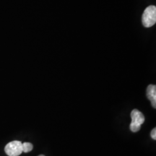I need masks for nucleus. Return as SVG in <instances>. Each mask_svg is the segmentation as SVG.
I'll use <instances>...</instances> for the list:
<instances>
[{
	"label": "nucleus",
	"instance_id": "f03ea898",
	"mask_svg": "<svg viewBox=\"0 0 156 156\" xmlns=\"http://www.w3.org/2000/svg\"><path fill=\"white\" fill-rule=\"evenodd\" d=\"M131 117L132 123L129 126L130 129L133 132H138L140 129V126L145 122V116L137 109H134L131 113Z\"/></svg>",
	"mask_w": 156,
	"mask_h": 156
},
{
	"label": "nucleus",
	"instance_id": "0eeeda50",
	"mask_svg": "<svg viewBox=\"0 0 156 156\" xmlns=\"http://www.w3.org/2000/svg\"><path fill=\"white\" fill-rule=\"evenodd\" d=\"M38 156H44V155H38Z\"/></svg>",
	"mask_w": 156,
	"mask_h": 156
},
{
	"label": "nucleus",
	"instance_id": "7ed1b4c3",
	"mask_svg": "<svg viewBox=\"0 0 156 156\" xmlns=\"http://www.w3.org/2000/svg\"><path fill=\"white\" fill-rule=\"evenodd\" d=\"M5 151L8 156H19L23 153V143L20 141H12L5 147Z\"/></svg>",
	"mask_w": 156,
	"mask_h": 156
},
{
	"label": "nucleus",
	"instance_id": "20e7f679",
	"mask_svg": "<svg viewBox=\"0 0 156 156\" xmlns=\"http://www.w3.org/2000/svg\"><path fill=\"white\" fill-rule=\"evenodd\" d=\"M147 96L151 101L152 106L156 108V86L155 85H150L147 88Z\"/></svg>",
	"mask_w": 156,
	"mask_h": 156
},
{
	"label": "nucleus",
	"instance_id": "39448f33",
	"mask_svg": "<svg viewBox=\"0 0 156 156\" xmlns=\"http://www.w3.org/2000/svg\"><path fill=\"white\" fill-rule=\"evenodd\" d=\"M34 148V146L30 142H24L23 143V152L24 153H29Z\"/></svg>",
	"mask_w": 156,
	"mask_h": 156
},
{
	"label": "nucleus",
	"instance_id": "f257e3e1",
	"mask_svg": "<svg viewBox=\"0 0 156 156\" xmlns=\"http://www.w3.org/2000/svg\"><path fill=\"white\" fill-rule=\"evenodd\" d=\"M142 22L145 28H151L156 23V7L151 5L147 7L144 11Z\"/></svg>",
	"mask_w": 156,
	"mask_h": 156
},
{
	"label": "nucleus",
	"instance_id": "423d86ee",
	"mask_svg": "<svg viewBox=\"0 0 156 156\" xmlns=\"http://www.w3.org/2000/svg\"><path fill=\"white\" fill-rule=\"evenodd\" d=\"M151 135V137L153 138V140H156V129L155 128H154L152 130Z\"/></svg>",
	"mask_w": 156,
	"mask_h": 156
}]
</instances>
